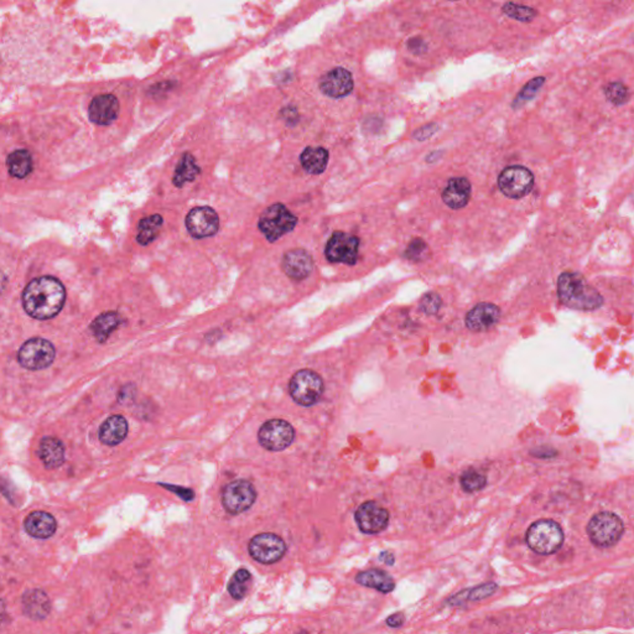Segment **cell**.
Listing matches in <instances>:
<instances>
[{
  "instance_id": "cell-13",
  "label": "cell",
  "mask_w": 634,
  "mask_h": 634,
  "mask_svg": "<svg viewBox=\"0 0 634 634\" xmlns=\"http://www.w3.org/2000/svg\"><path fill=\"white\" fill-rule=\"evenodd\" d=\"M356 523L361 532L365 534H378L383 532L389 523V513L378 503L370 501L359 506L356 510Z\"/></svg>"
},
{
  "instance_id": "cell-32",
  "label": "cell",
  "mask_w": 634,
  "mask_h": 634,
  "mask_svg": "<svg viewBox=\"0 0 634 634\" xmlns=\"http://www.w3.org/2000/svg\"><path fill=\"white\" fill-rule=\"evenodd\" d=\"M503 12H504V14H507L509 18H513V19L523 21V23H529L538 15L536 10H534L533 8L524 7V5H519V4H514V3L504 4L503 5Z\"/></svg>"
},
{
  "instance_id": "cell-5",
  "label": "cell",
  "mask_w": 634,
  "mask_h": 634,
  "mask_svg": "<svg viewBox=\"0 0 634 634\" xmlns=\"http://www.w3.org/2000/svg\"><path fill=\"white\" fill-rule=\"evenodd\" d=\"M297 218L282 203L271 205L260 214L259 228L269 242H275L295 228Z\"/></svg>"
},
{
  "instance_id": "cell-18",
  "label": "cell",
  "mask_w": 634,
  "mask_h": 634,
  "mask_svg": "<svg viewBox=\"0 0 634 634\" xmlns=\"http://www.w3.org/2000/svg\"><path fill=\"white\" fill-rule=\"evenodd\" d=\"M501 317V310L495 304L481 302L466 315V326L471 331H484L495 326Z\"/></svg>"
},
{
  "instance_id": "cell-20",
  "label": "cell",
  "mask_w": 634,
  "mask_h": 634,
  "mask_svg": "<svg viewBox=\"0 0 634 634\" xmlns=\"http://www.w3.org/2000/svg\"><path fill=\"white\" fill-rule=\"evenodd\" d=\"M21 603L25 615L34 621H41L50 613V598L43 590L26 591Z\"/></svg>"
},
{
  "instance_id": "cell-39",
  "label": "cell",
  "mask_w": 634,
  "mask_h": 634,
  "mask_svg": "<svg viewBox=\"0 0 634 634\" xmlns=\"http://www.w3.org/2000/svg\"><path fill=\"white\" fill-rule=\"evenodd\" d=\"M436 131H438V126H436V124H427V126H421L420 129H418V131L413 134V137L421 141V140L430 138Z\"/></svg>"
},
{
  "instance_id": "cell-15",
  "label": "cell",
  "mask_w": 634,
  "mask_h": 634,
  "mask_svg": "<svg viewBox=\"0 0 634 634\" xmlns=\"http://www.w3.org/2000/svg\"><path fill=\"white\" fill-rule=\"evenodd\" d=\"M353 86L351 72L342 67L331 69L321 77L320 89L331 98H342L350 95Z\"/></svg>"
},
{
  "instance_id": "cell-2",
  "label": "cell",
  "mask_w": 634,
  "mask_h": 634,
  "mask_svg": "<svg viewBox=\"0 0 634 634\" xmlns=\"http://www.w3.org/2000/svg\"><path fill=\"white\" fill-rule=\"evenodd\" d=\"M558 294L565 306L578 311L597 310L603 304L601 294L581 274L574 271H565L560 275Z\"/></svg>"
},
{
  "instance_id": "cell-12",
  "label": "cell",
  "mask_w": 634,
  "mask_h": 634,
  "mask_svg": "<svg viewBox=\"0 0 634 634\" xmlns=\"http://www.w3.org/2000/svg\"><path fill=\"white\" fill-rule=\"evenodd\" d=\"M359 239L345 232H335L326 245V258L332 263L353 265L357 262Z\"/></svg>"
},
{
  "instance_id": "cell-34",
  "label": "cell",
  "mask_w": 634,
  "mask_h": 634,
  "mask_svg": "<svg viewBox=\"0 0 634 634\" xmlns=\"http://www.w3.org/2000/svg\"><path fill=\"white\" fill-rule=\"evenodd\" d=\"M487 484L486 477L482 473L476 471L465 472L461 477V486L466 492H476L481 490Z\"/></svg>"
},
{
  "instance_id": "cell-35",
  "label": "cell",
  "mask_w": 634,
  "mask_h": 634,
  "mask_svg": "<svg viewBox=\"0 0 634 634\" xmlns=\"http://www.w3.org/2000/svg\"><path fill=\"white\" fill-rule=\"evenodd\" d=\"M427 251V245L420 238H415L410 245H409L407 251H405V257L410 260L419 262L424 259Z\"/></svg>"
},
{
  "instance_id": "cell-7",
  "label": "cell",
  "mask_w": 634,
  "mask_h": 634,
  "mask_svg": "<svg viewBox=\"0 0 634 634\" xmlns=\"http://www.w3.org/2000/svg\"><path fill=\"white\" fill-rule=\"evenodd\" d=\"M533 172L521 165L506 168L498 177V188L503 195L509 199L519 200L527 196L533 190Z\"/></svg>"
},
{
  "instance_id": "cell-42",
  "label": "cell",
  "mask_w": 634,
  "mask_h": 634,
  "mask_svg": "<svg viewBox=\"0 0 634 634\" xmlns=\"http://www.w3.org/2000/svg\"><path fill=\"white\" fill-rule=\"evenodd\" d=\"M299 634H308V633H306V632H302V633H299Z\"/></svg>"
},
{
  "instance_id": "cell-36",
  "label": "cell",
  "mask_w": 634,
  "mask_h": 634,
  "mask_svg": "<svg viewBox=\"0 0 634 634\" xmlns=\"http://www.w3.org/2000/svg\"><path fill=\"white\" fill-rule=\"evenodd\" d=\"M420 306L425 314H436L439 311V308H441V299H440L438 294L429 293V294L422 297Z\"/></svg>"
},
{
  "instance_id": "cell-16",
  "label": "cell",
  "mask_w": 634,
  "mask_h": 634,
  "mask_svg": "<svg viewBox=\"0 0 634 634\" xmlns=\"http://www.w3.org/2000/svg\"><path fill=\"white\" fill-rule=\"evenodd\" d=\"M282 268L290 279L299 282L313 273L314 260L305 249H293L284 254Z\"/></svg>"
},
{
  "instance_id": "cell-4",
  "label": "cell",
  "mask_w": 634,
  "mask_h": 634,
  "mask_svg": "<svg viewBox=\"0 0 634 634\" xmlns=\"http://www.w3.org/2000/svg\"><path fill=\"white\" fill-rule=\"evenodd\" d=\"M624 525L621 518L611 512H601L592 517L587 534L593 545L597 547H611L615 545L623 535Z\"/></svg>"
},
{
  "instance_id": "cell-33",
  "label": "cell",
  "mask_w": 634,
  "mask_h": 634,
  "mask_svg": "<svg viewBox=\"0 0 634 634\" xmlns=\"http://www.w3.org/2000/svg\"><path fill=\"white\" fill-rule=\"evenodd\" d=\"M604 95L609 102L615 106H621L628 101L629 91L621 82H612L604 88Z\"/></svg>"
},
{
  "instance_id": "cell-31",
  "label": "cell",
  "mask_w": 634,
  "mask_h": 634,
  "mask_svg": "<svg viewBox=\"0 0 634 634\" xmlns=\"http://www.w3.org/2000/svg\"><path fill=\"white\" fill-rule=\"evenodd\" d=\"M545 83L544 77H536L532 81L528 82L527 84L523 87L521 92L515 97L514 101L512 103V107L514 109H519L523 107L525 103L532 101L535 95H538L540 88Z\"/></svg>"
},
{
  "instance_id": "cell-10",
  "label": "cell",
  "mask_w": 634,
  "mask_h": 634,
  "mask_svg": "<svg viewBox=\"0 0 634 634\" xmlns=\"http://www.w3.org/2000/svg\"><path fill=\"white\" fill-rule=\"evenodd\" d=\"M248 552L258 563L269 565L283 559L286 553V545L277 534L262 533L258 534L249 541Z\"/></svg>"
},
{
  "instance_id": "cell-6",
  "label": "cell",
  "mask_w": 634,
  "mask_h": 634,
  "mask_svg": "<svg viewBox=\"0 0 634 634\" xmlns=\"http://www.w3.org/2000/svg\"><path fill=\"white\" fill-rule=\"evenodd\" d=\"M324 388L322 378L311 370L296 372L290 381V396L302 407H311L319 402Z\"/></svg>"
},
{
  "instance_id": "cell-14",
  "label": "cell",
  "mask_w": 634,
  "mask_h": 634,
  "mask_svg": "<svg viewBox=\"0 0 634 634\" xmlns=\"http://www.w3.org/2000/svg\"><path fill=\"white\" fill-rule=\"evenodd\" d=\"M186 227L192 237L207 238L218 231L220 218L214 208L196 207L188 214Z\"/></svg>"
},
{
  "instance_id": "cell-8",
  "label": "cell",
  "mask_w": 634,
  "mask_h": 634,
  "mask_svg": "<svg viewBox=\"0 0 634 634\" xmlns=\"http://www.w3.org/2000/svg\"><path fill=\"white\" fill-rule=\"evenodd\" d=\"M258 439L260 445L268 451H283L295 439V430L288 421L271 419L265 421L259 429Z\"/></svg>"
},
{
  "instance_id": "cell-37",
  "label": "cell",
  "mask_w": 634,
  "mask_h": 634,
  "mask_svg": "<svg viewBox=\"0 0 634 634\" xmlns=\"http://www.w3.org/2000/svg\"><path fill=\"white\" fill-rule=\"evenodd\" d=\"M160 484L161 487H163V488H166V490L174 492L175 495H177V496L180 497V498L183 499V501H186V502H191V501L195 498V493H194V490H190V488H183V487H179V486H172V484Z\"/></svg>"
},
{
  "instance_id": "cell-22",
  "label": "cell",
  "mask_w": 634,
  "mask_h": 634,
  "mask_svg": "<svg viewBox=\"0 0 634 634\" xmlns=\"http://www.w3.org/2000/svg\"><path fill=\"white\" fill-rule=\"evenodd\" d=\"M128 435V422L120 415H113L102 424L100 440L108 446L118 445Z\"/></svg>"
},
{
  "instance_id": "cell-24",
  "label": "cell",
  "mask_w": 634,
  "mask_h": 634,
  "mask_svg": "<svg viewBox=\"0 0 634 634\" xmlns=\"http://www.w3.org/2000/svg\"><path fill=\"white\" fill-rule=\"evenodd\" d=\"M38 456L47 468H56L63 465L65 447L56 438H45L38 446Z\"/></svg>"
},
{
  "instance_id": "cell-11",
  "label": "cell",
  "mask_w": 634,
  "mask_h": 634,
  "mask_svg": "<svg viewBox=\"0 0 634 634\" xmlns=\"http://www.w3.org/2000/svg\"><path fill=\"white\" fill-rule=\"evenodd\" d=\"M20 365L26 370L38 371L47 368L55 359V348L44 339H29L20 348L18 354Z\"/></svg>"
},
{
  "instance_id": "cell-38",
  "label": "cell",
  "mask_w": 634,
  "mask_h": 634,
  "mask_svg": "<svg viewBox=\"0 0 634 634\" xmlns=\"http://www.w3.org/2000/svg\"><path fill=\"white\" fill-rule=\"evenodd\" d=\"M497 586L495 584H487L484 585V586H479L477 589H473L468 598L470 600H482L484 597L490 596L495 591H496Z\"/></svg>"
},
{
  "instance_id": "cell-3",
  "label": "cell",
  "mask_w": 634,
  "mask_h": 634,
  "mask_svg": "<svg viewBox=\"0 0 634 634\" xmlns=\"http://www.w3.org/2000/svg\"><path fill=\"white\" fill-rule=\"evenodd\" d=\"M528 547L534 553L550 555L556 553L564 543V532L556 521L540 519L533 523L525 535Z\"/></svg>"
},
{
  "instance_id": "cell-21",
  "label": "cell",
  "mask_w": 634,
  "mask_h": 634,
  "mask_svg": "<svg viewBox=\"0 0 634 634\" xmlns=\"http://www.w3.org/2000/svg\"><path fill=\"white\" fill-rule=\"evenodd\" d=\"M26 533L36 539H47L56 532L57 523L52 515L46 512H32L26 517L24 523Z\"/></svg>"
},
{
  "instance_id": "cell-26",
  "label": "cell",
  "mask_w": 634,
  "mask_h": 634,
  "mask_svg": "<svg viewBox=\"0 0 634 634\" xmlns=\"http://www.w3.org/2000/svg\"><path fill=\"white\" fill-rule=\"evenodd\" d=\"M120 324H122L120 315L114 311H109V313L100 315L93 321L91 330L98 342H106L108 337L111 336V333L113 332L114 330H117Z\"/></svg>"
},
{
  "instance_id": "cell-29",
  "label": "cell",
  "mask_w": 634,
  "mask_h": 634,
  "mask_svg": "<svg viewBox=\"0 0 634 634\" xmlns=\"http://www.w3.org/2000/svg\"><path fill=\"white\" fill-rule=\"evenodd\" d=\"M161 226H163V217L160 214H152L140 220L137 240L141 245H150L151 242L157 238Z\"/></svg>"
},
{
  "instance_id": "cell-17",
  "label": "cell",
  "mask_w": 634,
  "mask_h": 634,
  "mask_svg": "<svg viewBox=\"0 0 634 634\" xmlns=\"http://www.w3.org/2000/svg\"><path fill=\"white\" fill-rule=\"evenodd\" d=\"M120 114V102L113 95H97L89 104L88 117L98 126H109Z\"/></svg>"
},
{
  "instance_id": "cell-30",
  "label": "cell",
  "mask_w": 634,
  "mask_h": 634,
  "mask_svg": "<svg viewBox=\"0 0 634 634\" xmlns=\"http://www.w3.org/2000/svg\"><path fill=\"white\" fill-rule=\"evenodd\" d=\"M251 572L245 569H239L238 571L233 575L228 582V592L236 600H242L247 595V591L251 584Z\"/></svg>"
},
{
  "instance_id": "cell-23",
  "label": "cell",
  "mask_w": 634,
  "mask_h": 634,
  "mask_svg": "<svg viewBox=\"0 0 634 634\" xmlns=\"http://www.w3.org/2000/svg\"><path fill=\"white\" fill-rule=\"evenodd\" d=\"M356 581L357 584L371 587L382 593H389L396 587L394 580L390 578L389 574L379 569H371L367 571L359 572L356 576Z\"/></svg>"
},
{
  "instance_id": "cell-9",
  "label": "cell",
  "mask_w": 634,
  "mask_h": 634,
  "mask_svg": "<svg viewBox=\"0 0 634 634\" xmlns=\"http://www.w3.org/2000/svg\"><path fill=\"white\" fill-rule=\"evenodd\" d=\"M257 499L254 486L245 479L227 484L222 492V504L229 514L237 515L251 508Z\"/></svg>"
},
{
  "instance_id": "cell-40",
  "label": "cell",
  "mask_w": 634,
  "mask_h": 634,
  "mask_svg": "<svg viewBox=\"0 0 634 634\" xmlns=\"http://www.w3.org/2000/svg\"><path fill=\"white\" fill-rule=\"evenodd\" d=\"M409 50L411 51L415 55H421L424 54L427 49V45L425 44V41L421 38H415L409 40L408 43Z\"/></svg>"
},
{
  "instance_id": "cell-28",
  "label": "cell",
  "mask_w": 634,
  "mask_h": 634,
  "mask_svg": "<svg viewBox=\"0 0 634 634\" xmlns=\"http://www.w3.org/2000/svg\"><path fill=\"white\" fill-rule=\"evenodd\" d=\"M7 166L10 175L18 179H24L32 172V159L27 150H16L12 152L7 160Z\"/></svg>"
},
{
  "instance_id": "cell-19",
  "label": "cell",
  "mask_w": 634,
  "mask_h": 634,
  "mask_svg": "<svg viewBox=\"0 0 634 634\" xmlns=\"http://www.w3.org/2000/svg\"><path fill=\"white\" fill-rule=\"evenodd\" d=\"M471 192V183L466 177H452L442 191V200L452 210H460L468 203Z\"/></svg>"
},
{
  "instance_id": "cell-27",
  "label": "cell",
  "mask_w": 634,
  "mask_h": 634,
  "mask_svg": "<svg viewBox=\"0 0 634 634\" xmlns=\"http://www.w3.org/2000/svg\"><path fill=\"white\" fill-rule=\"evenodd\" d=\"M199 174H200V168L196 163L195 157H192L190 152H186L181 157L180 163L176 168L172 181L175 183V186L181 188L185 183L194 181Z\"/></svg>"
},
{
  "instance_id": "cell-25",
  "label": "cell",
  "mask_w": 634,
  "mask_h": 634,
  "mask_svg": "<svg viewBox=\"0 0 634 634\" xmlns=\"http://www.w3.org/2000/svg\"><path fill=\"white\" fill-rule=\"evenodd\" d=\"M300 159H302V168L306 170L308 174L319 175L326 169L327 163H328V151L321 146H316V148L308 146L302 151Z\"/></svg>"
},
{
  "instance_id": "cell-1",
  "label": "cell",
  "mask_w": 634,
  "mask_h": 634,
  "mask_svg": "<svg viewBox=\"0 0 634 634\" xmlns=\"http://www.w3.org/2000/svg\"><path fill=\"white\" fill-rule=\"evenodd\" d=\"M66 291L56 278L41 277L34 279L26 286L23 302L26 313L34 319L47 320L56 316L63 306Z\"/></svg>"
},
{
  "instance_id": "cell-41",
  "label": "cell",
  "mask_w": 634,
  "mask_h": 634,
  "mask_svg": "<svg viewBox=\"0 0 634 634\" xmlns=\"http://www.w3.org/2000/svg\"><path fill=\"white\" fill-rule=\"evenodd\" d=\"M404 615L402 613H396V615H390L389 618L387 620V624L389 627H400L403 623H404Z\"/></svg>"
}]
</instances>
